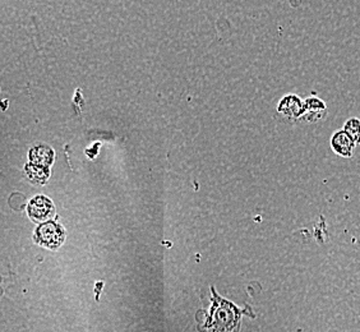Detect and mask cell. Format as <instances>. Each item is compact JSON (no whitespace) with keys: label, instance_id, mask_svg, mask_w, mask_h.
Returning a JSON list of instances; mask_svg holds the SVG:
<instances>
[{"label":"cell","instance_id":"obj_1","mask_svg":"<svg viewBox=\"0 0 360 332\" xmlns=\"http://www.w3.org/2000/svg\"><path fill=\"white\" fill-rule=\"evenodd\" d=\"M35 241L49 249L59 248L65 241V230L58 222H45L36 229Z\"/></svg>","mask_w":360,"mask_h":332},{"label":"cell","instance_id":"obj_5","mask_svg":"<svg viewBox=\"0 0 360 332\" xmlns=\"http://www.w3.org/2000/svg\"><path fill=\"white\" fill-rule=\"evenodd\" d=\"M28 158L30 162L35 165L50 167L54 161V150L48 145H37L30 150Z\"/></svg>","mask_w":360,"mask_h":332},{"label":"cell","instance_id":"obj_4","mask_svg":"<svg viewBox=\"0 0 360 332\" xmlns=\"http://www.w3.org/2000/svg\"><path fill=\"white\" fill-rule=\"evenodd\" d=\"M330 145H331L333 153H336L340 158H344V159L353 158L354 150H355V146H356L344 129L333 133L331 141H330Z\"/></svg>","mask_w":360,"mask_h":332},{"label":"cell","instance_id":"obj_3","mask_svg":"<svg viewBox=\"0 0 360 332\" xmlns=\"http://www.w3.org/2000/svg\"><path fill=\"white\" fill-rule=\"evenodd\" d=\"M277 110L288 118H303L305 115L304 100L297 95H288L280 101Z\"/></svg>","mask_w":360,"mask_h":332},{"label":"cell","instance_id":"obj_7","mask_svg":"<svg viewBox=\"0 0 360 332\" xmlns=\"http://www.w3.org/2000/svg\"><path fill=\"white\" fill-rule=\"evenodd\" d=\"M25 169H26L28 179L31 180V181H34L36 184H44V183L48 180L49 175H50L49 167L35 165V164H32V162H28Z\"/></svg>","mask_w":360,"mask_h":332},{"label":"cell","instance_id":"obj_8","mask_svg":"<svg viewBox=\"0 0 360 332\" xmlns=\"http://www.w3.org/2000/svg\"><path fill=\"white\" fill-rule=\"evenodd\" d=\"M344 131L350 139H353L355 145H360V119H347L344 124Z\"/></svg>","mask_w":360,"mask_h":332},{"label":"cell","instance_id":"obj_2","mask_svg":"<svg viewBox=\"0 0 360 332\" xmlns=\"http://www.w3.org/2000/svg\"><path fill=\"white\" fill-rule=\"evenodd\" d=\"M27 212L31 220L41 225L45 222H51V219L56 216V206L48 197L36 196L35 198H32L28 203Z\"/></svg>","mask_w":360,"mask_h":332},{"label":"cell","instance_id":"obj_6","mask_svg":"<svg viewBox=\"0 0 360 332\" xmlns=\"http://www.w3.org/2000/svg\"><path fill=\"white\" fill-rule=\"evenodd\" d=\"M305 103V115L303 118L307 122H319L321 119L325 117L326 106L325 101L319 97L312 96L308 97L304 100Z\"/></svg>","mask_w":360,"mask_h":332}]
</instances>
